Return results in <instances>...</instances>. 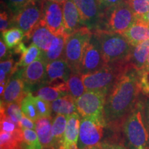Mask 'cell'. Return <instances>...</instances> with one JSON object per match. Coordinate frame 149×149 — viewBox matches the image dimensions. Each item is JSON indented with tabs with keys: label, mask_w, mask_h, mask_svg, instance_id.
I'll list each match as a JSON object with an SVG mask.
<instances>
[{
	"label": "cell",
	"mask_w": 149,
	"mask_h": 149,
	"mask_svg": "<svg viewBox=\"0 0 149 149\" xmlns=\"http://www.w3.org/2000/svg\"><path fill=\"white\" fill-rule=\"evenodd\" d=\"M137 17H142L149 12V0H126Z\"/></svg>",
	"instance_id": "34"
},
{
	"label": "cell",
	"mask_w": 149,
	"mask_h": 149,
	"mask_svg": "<svg viewBox=\"0 0 149 149\" xmlns=\"http://www.w3.org/2000/svg\"><path fill=\"white\" fill-rule=\"evenodd\" d=\"M16 149H22V148H16Z\"/></svg>",
	"instance_id": "52"
},
{
	"label": "cell",
	"mask_w": 149,
	"mask_h": 149,
	"mask_svg": "<svg viewBox=\"0 0 149 149\" xmlns=\"http://www.w3.org/2000/svg\"><path fill=\"white\" fill-rule=\"evenodd\" d=\"M1 110H3L7 116L18 124L24 115L22 111L21 103L19 102H13L8 104L1 103Z\"/></svg>",
	"instance_id": "33"
},
{
	"label": "cell",
	"mask_w": 149,
	"mask_h": 149,
	"mask_svg": "<svg viewBox=\"0 0 149 149\" xmlns=\"http://www.w3.org/2000/svg\"><path fill=\"white\" fill-rule=\"evenodd\" d=\"M84 25L94 30L99 26L102 10L99 0H73Z\"/></svg>",
	"instance_id": "14"
},
{
	"label": "cell",
	"mask_w": 149,
	"mask_h": 149,
	"mask_svg": "<svg viewBox=\"0 0 149 149\" xmlns=\"http://www.w3.org/2000/svg\"><path fill=\"white\" fill-rule=\"evenodd\" d=\"M69 35L65 33L63 34L54 35L51 47L43 55V59L46 64L57 59H64L66 43Z\"/></svg>",
	"instance_id": "22"
},
{
	"label": "cell",
	"mask_w": 149,
	"mask_h": 149,
	"mask_svg": "<svg viewBox=\"0 0 149 149\" xmlns=\"http://www.w3.org/2000/svg\"><path fill=\"white\" fill-rule=\"evenodd\" d=\"M149 72L144 69L138 70V85L140 92L144 95L149 94Z\"/></svg>",
	"instance_id": "38"
},
{
	"label": "cell",
	"mask_w": 149,
	"mask_h": 149,
	"mask_svg": "<svg viewBox=\"0 0 149 149\" xmlns=\"http://www.w3.org/2000/svg\"><path fill=\"white\" fill-rule=\"evenodd\" d=\"M143 69L145 70L148 72H149V55H148V59H147V60H146V64H145V66H144V68H143Z\"/></svg>",
	"instance_id": "45"
},
{
	"label": "cell",
	"mask_w": 149,
	"mask_h": 149,
	"mask_svg": "<svg viewBox=\"0 0 149 149\" xmlns=\"http://www.w3.org/2000/svg\"><path fill=\"white\" fill-rule=\"evenodd\" d=\"M93 33L87 26H81L68 35L65 47L64 59L72 72L79 73V67L85 47L92 37Z\"/></svg>",
	"instance_id": "6"
},
{
	"label": "cell",
	"mask_w": 149,
	"mask_h": 149,
	"mask_svg": "<svg viewBox=\"0 0 149 149\" xmlns=\"http://www.w3.org/2000/svg\"><path fill=\"white\" fill-rule=\"evenodd\" d=\"M149 55V40H145L134 46L130 57V63L135 69L144 68Z\"/></svg>",
	"instance_id": "23"
},
{
	"label": "cell",
	"mask_w": 149,
	"mask_h": 149,
	"mask_svg": "<svg viewBox=\"0 0 149 149\" xmlns=\"http://www.w3.org/2000/svg\"><path fill=\"white\" fill-rule=\"evenodd\" d=\"M1 34L8 48H15L22 42V40L25 37L23 31L15 26L10 28Z\"/></svg>",
	"instance_id": "29"
},
{
	"label": "cell",
	"mask_w": 149,
	"mask_h": 149,
	"mask_svg": "<svg viewBox=\"0 0 149 149\" xmlns=\"http://www.w3.org/2000/svg\"><path fill=\"white\" fill-rule=\"evenodd\" d=\"M79 115L76 112L68 117L66 130L61 144L66 149H78L77 141L81 123Z\"/></svg>",
	"instance_id": "17"
},
{
	"label": "cell",
	"mask_w": 149,
	"mask_h": 149,
	"mask_svg": "<svg viewBox=\"0 0 149 149\" xmlns=\"http://www.w3.org/2000/svg\"><path fill=\"white\" fill-rule=\"evenodd\" d=\"M137 149H144V148H143V147H140V148H137Z\"/></svg>",
	"instance_id": "50"
},
{
	"label": "cell",
	"mask_w": 149,
	"mask_h": 149,
	"mask_svg": "<svg viewBox=\"0 0 149 149\" xmlns=\"http://www.w3.org/2000/svg\"><path fill=\"white\" fill-rule=\"evenodd\" d=\"M52 117H41L35 122V130L44 148L57 149L52 134Z\"/></svg>",
	"instance_id": "19"
},
{
	"label": "cell",
	"mask_w": 149,
	"mask_h": 149,
	"mask_svg": "<svg viewBox=\"0 0 149 149\" xmlns=\"http://www.w3.org/2000/svg\"><path fill=\"white\" fill-rule=\"evenodd\" d=\"M106 65L107 64L97 41L93 35L84 51L80 64L79 73L81 74L92 73L100 70Z\"/></svg>",
	"instance_id": "9"
},
{
	"label": "cell",
	"mask_w": 149,
	"mask_h": 149,
	"mask_svg": "<svg viewBox=\"0 0 149 149\" xmlns=\"http://www.w3.org/2000/svg\"><path fill=\"white\" fill-rule=\"evenodd\" d=\"M123 121V131L131 149L146 147L149 142V134L143 117V107L140 102L126 116Z\"/></svg>",
	"instance_id": "5"
},
{
	"label": "cell",
	"mask_w": 149,
	"mask_h": 149,
	"mask_svg": "<svg viewBox=\"0 0 149 149\" xmlns=\"http://www.w3.org/2000/svg\"><path fill=\"white\" fill-rule=\"evenodd\" d=\"M137 17L126 1L102 11L99 26L102 29L123 35L135 21Z\"/></svg>",
	"instance_id": "4"
},
{
	"label": "cell",
	"mask_w": 149,
	"mask_h": 149,
	"mask_svg": "<svg viewBox=\"0 0 149 149\" xmlns=\"http://www.w3.org/2000/svg\"><path fill=\"white\" fill-rule=\"evenodd\" d=\"M19 125L20 128L22 130L25 129H35V122L33 121L32 120L29 118V117L26 116V115H23V117L20 120L19 123Z\"/></svg>",
	"instance_id": "40"
},
{
	"label": "cell",
	"mask_w": 149,
	"mask_h": 149,
	"mask_svg": "<svg viewBox=\"0 0 149 149\" xmlns=\"http://www.w3.org/2000/svg\"><path fill=\"white\" fill-rule=\"evenodd\" d=\"M141 18H142L145 22H146L147 23L149 24V12L147 13L146 14H145Z\"/></svg>",
	"instance_id": "46"
},
{
	"label": "cell",
	"mask_w": 149,
	"mask_h": 149,
	"mask_svg": "<svg viewBox=\"0 0 149 149\" xmlns=\"http://www.w3.org/2000/svg\"><path fill=\"white\" fill-rule=\"evenodd\" d=\"M67 86H68L69 95L75 100L86 91L83 82L82 76L77 72H72L67 81Z\"/></svg>",
	"instance_id": "28"
},
{
	"label": "cell",
	"mask_w": 149,
	"mask_h": 149,
	"mask_svg": "<svg viewBox=\"0 0 149 149\" xmlns=\"http://www.w3.org/2000/svg\"><path fill=\"white\" fill-rule=\"evenodd\" d=\"M24 140L21 144L22 149H42L38 135L32 129L23 130Z\"/></svg>",
	"instance_id": "32"
},
{
	"label": "cell",
	"mask_w": 149,
	"mask_h": 149,
	"mask_svg": "<svg viewBox=\"0 0 149 149\" xmlns=\"http://www.w3.org/2000/svg\"><path fill=\"white\" fill-rule=\"evenodd\" d=\"M12 27H13V13L10 10L9 11L1 10V13H0V31H1V33H3Z\"/></svg>",
	"instance_id": "35"
},
{
	"label": "cell",
	"mask_w": 149,
	"mask_h": 149,
	"mask_svg": "<svg viewBox=\"0 0 149 149\" xmlns=\"http://www.w3.org/2000/svg\"><path fill=\"white\" fill-rule=\"evenodd\" d=\"M7 46L4 42L3 40H2V37L0 40V58L1 61L5 60L10 58V53H8V50H7Z\"/></svg>",
	"instance_id": "42"
},
{
	"label": "cell",
	"mask_w": 149,
	"mask_h": 149,
	"mask_svg": "<svg viewBox=\"0 0 149 149\" xmlns=\"http://www.w3.org/2000/svg\"><path fill=\"white\" fill-rule=\"evenodd\" d=\"M46 66L47 64L42 57L22 68V79L29 92L33 87L38 86L40 88L45 86Z\"/></svg>",
	"instance_id": "13"
},
{
	"label": "cell",
	"mask_w": 149,
	"mask_h": 149,
	"mask_svg": "<svg viewBox=\"0 0 149 149\" xmlns=\"http://www.w3.org/2000/svg\"><path fill=\"white\" fill-rule=\"evenodd\" d=\"M134 68L130 62L107 64L92 73L81 74L86 91L100 92L106 95L121 76L130 68Z\"/></svg>",
	"instance_id": "3"
},
{
	"label": "cell",
	"mask_w": 149,
	"mask_h": 149,
	"mask_svg": "<svg viewBox=\"0 0 149 149\" xmlns=\"http://www.w3.org/2000/svg\"><path fill=\"white\" fill-rule=\"evenodd\" d=\"M104 127L93 120L81 119L77 141L78 149H86L100 144L104 135Z\"/></svg>",
	"instance_id": "11"
},
{
	"label": "cell",
	"mask_w": 149,
	"mask_h": 149,
	"mask_svg": "<svg viewBox=\"0 0 149 149\" xmlns=\"http://www.w3.org/2000/svg\"><path fill=\"white\" fill-rule=\"evenodd\" d=\"M71 73V68L64 59L51 61L46 66L45 86L61 81L67 82Z\"/></svg>",
	"instance_id": "15"
},
{
	"label": "cell",
	"mask_w": 149,
	"mask_h": 149,
	"mask_svg": "<svg viewBox=\"0 0 149 149\" xmlns=\"http://www.w3.org/2000/svg\"><path fill=\"white\" fill-rule=\"evenodd\" d=\"M35 101L40 118L51 116L52 112L51 102L46 101V100H43V99L37 96H35Z\"/></svg>",
	"instance_id": "36"
},
{
	"label": "cell",
	"mask_w": 149,
	"mask_h": 149,
	"mask_svg": "<svg viewBox=\"0 0 149 149\" xmlns=\"http://www.w3.org/2000/svg\"><path fill=\"white\" fill-rule=\"evenodd\" d=\"M100 149H127L120 144H110V143H100L99 144Z\"/></svg>",
	"instance_id": "43"
},
{
	"label": "cell",
	"mask_w": 149,
	"mask_h": 149,
	"mask_svg": "<svg viewBox=\"0 0 149 149\" xmlns=\"http://www.w3.org/2000/svg\"><path fill=\"white\" fill-rule=\"evenodd\" d=\"M65 31L70 34L84 25L79 10L73 0H67L62 3Z\"/></svg>",
	"instance_id": "16"
},
{
	"label": "cell",
	"mask_w": 149,
	"mask_h": 149,
	"mask_svg": "<svg viewBox=\"0 0 149 149\" xmlns=\"http://www.w3.org/2000/svg\"><path fill=\"white\" fill-rule=\"evenodd\" d=\"M24 140L23 130L18 128L12 133L0 132V148L16 149L21 148V144Z\"/></svg>",
	"instance_id": "25"
},
{
	"label": "cell",
	"mask_w": 149,
	"mask_h": 149,
	"mask_svg": "<svg viewBox=\"0 0 149 149\" xmlns=\"http://www.w3.org/2000/svg\"><path fill=\"white\" fill-rule=\"evenodd\" d=\"M125 1L126 0H99L100 8H101L102 11L105 10L106 8H108L109 7L118 4V3Z\"/></svg>",
	"instance_id": "41"
},
{
	"label": "cell",
	"mask_w": 149,
	"mask_h": 149,
	"mask_svg": "<svg viewBox=\"0 0 149 149\" xmlns=\"http://www.w3.org/2000/svg\"><path fill=\"white\" fill-rule=\"evenodd\" d=\"M18 70L17 63L15 64L14 59L8 58L1 61L0 63V84L6 87L9 79Z\"/></svg>",
	"instance_id": "31"
},
{
	"label": "cell",
	"mask_w": 149,
	"mask_h": 149,
	"mask_svg": "<svg viewBox=\"0 0 149 149\" xmlns=\"http://www.w3.org/2000/svg\"><path fill=\"white\" fill-rule=\"evenodd\" d=\"M93 35L97 41L107 64L130 61L133 46L124 35L102 29H95Z\"/></svg>",
	"instance_id": "2"
},
{
	"label": "cell",
	"mask_w": 149,
	"mask_h": 149,
	"mask_svg": "<svg viewBox=\"0 0 149 149\" xmlns=\"http://www.w3.org/2000/svg\"><path fill=\"white\" fill-rule=\"evenodd\" d=\"M54 35L48 29L44 22H40L30 35L29 40L32 41V43L38 46L43 53H46L51 47Z\"/></svg>",
	"instance_id": "21"
},
{
	"label": "cell",
	"mask_w": 149,
	"mask_h": 149,
	"mask_svg": "<svg viewBox=\"0 0 149 149\" xmlns=\"http://www.w3.org/2000/svg\"><path fill=\"white\" fill-rule=\"evenodd\" d=\"M44 53L38 46H37L33 43H31L29 47H26L25 50L21 53L20 59L17 63L18 69L19 68H24L33 61L43 57Z\"/></svg>",
	"instance_id": "26"
},
{
	"label": "cell",
	"mask_w": 149,
	"mask_h": 149,
	"mask_svg": "<svg viewBox=\"0 0 149 149\" xmlns=\"http://www.w3.org/2000/svg\"><path fill=\"white\" fill-rule=\"evenodd\" d=\"M42 149H55V148H43Z\"/></svg>",
	"instance_id": "51"
},
{
	"label": "cell",
	"mask_w": 149,
	"mask_h": 149,
	"mask_svg": "<svg viewBox=\"0 0 149 149\" xmlns=\"http://www.w3.org/2000/svg\"><path fill=\"white\" fill-rule=\"evenodd\" d=\"M43 19L42 0H33L13 14V26L20 29L29 40Z\"/></svg>",
	"instance_id": "8"
},
{
	"label": "cell",
	"mask_w": 149,
	"mask_h": 149,
	"mask_svg": "<svg viewBox=\"0 0 149 149\" xmlns=\"http://www.w3.org/2000/svg\"><path fill=\"white\" fill-rule=\"evenodd\" d=\"M57 149H66V148H64V147L62 145H60V146L58 147V148H57Z\"/></svg>",
	"instance_id": "49"
},
{
	"label": "cell",
	"mask_w": 149,
	"mask_h": 149,
	"mask_svg": "<svg viewBox=\"0 0 149 149\" xmlns=\"http://www.w3.org/2000/svg\"><path fill=\"white\" fill-rule=\"evenodd\" d=\"M22 68H19L9 79L3 95L1 97V103L8 104L13 102L21 103L22 100L31 93L22 79Z\"/></svg>",
	"instance_id": "12"
},
{
	"label": "cell",
	"mask_w": 149,
	"mask_h": 149,
	"mask_svg": "<svg viewBox=\"0 0 149 149\" xmlns=\"http://www.w3.org/2000/svg\"><path fill=\"white\" fill-rule=\"evenodd\" d=\"M68 117L64 115H57L52 122V134L57 148H58L63 141Z\"/></svg>",
	"instance_id": "27"
},
{
	"label": "cell",
	"mask_w": 149,
	"mask_h": 149,
	"mask_svg": "<svg viewBox=\"0 0 149 149\" xmlns=\"http://www.w3.org/2000/svg\"><path fill=\"white\" fill-rule=\"evenodd\" d=\"M86 149H100V147H99V144L95 146H93V147H90V148H86Z\"/></svg>",
	"instance_id": "47"
},
{
	"label": "cell",
	"mask_w": 149,
	"mask_h": 149,
	"mask_svg": "<svg viewBox=\"0 0 149 149\" xmlns=\"http://www.w3.org/2000/svg\"><path fill=\"white\" fill-rule=\"evenodd\" d=\"M21 108L23 114L31 120L36 122L38 119H40L35 101V96L32 93H28L27 95L22 100Z\"/></svg>",
	"instance_id": "30"
},
{
	"label": "cell",
	"mask_w": 149,
	"mask_h": 149,
	"mask_svg": "<svg viewBox=\"0 0 149 149\" xmlns=\"http://www.w3.org/2000/svg\"><path fill=\"white\" fill-rule=\"evenodd\" d=\"M123 35L134 47L139 43L149 40V24L141 17H137Z\"/></svg>",
	"instance_id": "18"
},
{
	"label": "cell",
	"mask_w": 149,
	"mask_h": 149,
	"mask_svg": "<svg viewBox=\"0 0 149 149\" xmlns=\"http://www.w3.org/2000/svg\"><path fill=\"white\" fill-rule=\"evenodd\" d=\"M52 111L56 115H64L69 116L77 112L75 100L70 95H67L51 102Z\"/></svg>",
	"instance_id": "24"
},
{
	"label": "cell",
	"mask_w": 149,
	"mask_h": 149,
	"mask_svg": "<svg viewBox=\"0 0 149 149\" xmlns=\"http://www.w3.org/2000/svg\"><path fill=\"white\" fill-rule=\"evenodd\" d=\"M106 95L95 91H86L75 100L77 113L82 118L89 119L107 126L104 119Z\"/></svg>",
	"instance_id": "7"
},
{
	"label": "cell",
	"mask_w": 149,
	"mask_h": 149,
	"mask_svg": "<svg viewBox=\"0 0 149 149\" xmlns=\"http://www.w3.org/2000/svg\"><path fill=\"white\" fill-rule=\"evenodd\" d=\"M34 94L35 96L51 103L61 97L69 95V92L67 82L61 81L40 87Z\"/></svg>",
	"instance_id": "20"
},
{
	"label": "cell",
	"mask_w": 149,
	"mask_h": 149,
	"mask_svg": "<svg viewBox=\"0 0 149 149\" xmlns=\"http://www.w3.org/2000/svg\"><path fill=\"white\" fill-rule=\"evenodd\" d=\"M43 22L54 35L66 33L62 3L53 0H42Z\"/></svg>",
	"instance_id": "10"
},
{
	"label": "cell",
	"mask_w": 149,
	"mask_h": 149,
	"mask_svg": "<svg viewBox=\"0 0 149 149\" xmlns=\"http://www.w3.org/2000/svg\"><path fill=\"white\" fill-rule=\"evenodd\" d=\"M1 131L12 133L20 128L19 125L13 121L8 116H7L3 110H1Z\"/></svg>",
	"instance_id": "37"
},
{
	"label": "cell",
	"mask_w": 149,
	"mask_h": 149,
	"mask_svg": "<svg viewBox=\"0 0 149 149\" xmlns=\"http://www.w3.org/2000/svg\"><path fill=\"white\" fill-rule=\"evenodd\" d=\"M33 0H5L8 8L15 14Z\"/></svg>",
	"instance_id": "39"
},
{
	"label": "cell",
	"mask_w": 149,
	"mask_h": 149,
	"mask_svg": "<svg viewBox=\"0 0 149 149\" xmlns=\"http://www.w3.org/2000/svg\"><path fill=\"white\" fill-rule=\"evenodd\" d=\"M146 120H147V122H148V126L149 127V100L146 104Z\"/></svg>",
	"instance_id": "44"
},
{
	"label": "cell",
	"mask_w": 149,
	"mask_h": 149,
	"mask_svg": "<svg viewBox=\"0 0 149 149\" xmlns=\"http://www.w3.org/2000/svg\"><path fill=\"white\" fill-rule=\"evenodd\" d=\"M53 1H57V2H59V3H63L65 1H67V0H53Z\"/></svg>",
	"instance_id": "48"
},
{
	"label": "cell",
	"mask_w": 149,
	"mask_h": 149,
	"mask_svg": "<svg viewBox=\"0 0 149 149\" xmlns=\"http://www.w3.org/2000/svg\"><path fill=\"white\" fill-rule=\"evenodd\" d=\"M139 93L138 70L130 68L119 78L106 97L104 119L107 126H117L122 122L135 107Z\"/></svg>",
	"instance_id": "1"
}]
</instances>
